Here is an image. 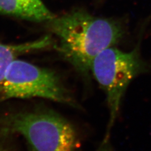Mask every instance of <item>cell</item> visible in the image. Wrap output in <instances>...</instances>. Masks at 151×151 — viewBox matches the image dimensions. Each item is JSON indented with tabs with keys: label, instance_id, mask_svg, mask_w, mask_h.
Instances as JSON below:
<instances>
[{
	"label": "cell",
	"instance_id": "obj_1",
	"mask_svg": "<svg viewBox=\"0 0 151 151\" xmlns=\"http://www.w3.org/2000/svg\"><path fill=\"white\" fill-rule=\"evenodd\" d=\"M47 25L59 40L57 49L61 56L86 78L95 57L116 44L124 34L116 21L94 17L83 10L55 16Z\"/></svg>",
	"mask_w": 151,
	"mask_h": 151
},
{
	"label": "cell",
	"instance_id": "obj_2",
	"mask_svg": "<svg viewBox=\"0 0 151 151\" xmlns=\"http://www.w3.org/2000/svg\"><path fill=\"white\" fill-rule=\"evenodd\" d=\"M0 127L20 134L29 151H76L77 132L70 123L50 110L9 113L0 116Z\"/></svg>",
	"mask_w": 151,
	"mask_h": 151
},
{
	"label": "cell",
	"instance_id": "obj_3",
	"mask_svg": "<svg viewBox=\"0 0 151 151\" xmlns=\"http://www.w3.org/2000/svg\"><path fill=\"white\" fill-rule=\"evenodd\" d=\"M138 52H124L110 47L99 53L93 60L91 72L105 91L109 109V120L101 149H106L111 130L119 112L120 104L132 80L144 70Z\"/></svg>",
	"mask_w": 151,
	"mask_h": 151
},
{
	"label": "cell",
	"instance_id": "obj_4",
	"mask_svg": "<svg viewBox=\"0 0 151 151\" xmlns=\"http://www.w3.org/2000/svg\"><path fill=\"white\" fill-rule=\"evenodd\" d=\"M0 95L3 100L42 98L77 107L54 70L17 59L9 65L0 84Z\"/></svg>",
	"mask_w": 151,
	"mask_h": 151
},
{
	"label": "cell",
	"instance_id": "obj_5",
	"mask_svg": "<svg viewBox=\"0 0 151 151\" xmlns=\"http://www.w3.org/2000/svg\"><path fill=\"white\" fill-rule=\"evenodd\" d=\"M0 14L35 22L55 17L42 0H0Z\"/></svg>",
	"mask_w": 151,
	"mask_h": 151
},
{
	"label": "cell",
	"instance_id": "obj_6",
	"mask_svg": "<svg viewBox=\"0 0 151 151\" xmlns=\"http://www.w3.org/2000/svg\"><path fill=\"white\" fill-rule=\"evenodd\" d=\"M52 45L53 41L49 36L15 45L4 44L0 42V84L3 81L9 65L18 56L47 49Z\"/></svg>",
	"mask_w": 151,
	"mask_h": 151
},
{
	"label": "cell",
	"instance_id": "obj_7",
	"mask_svg": "<svg viewBox=\"0 0 151 151\" xmlns=\"http://www.w3.org/2000/svg\"><path fill=\"white\" fill-rule=\"evenodd\" d=\"M0 151H5V150H4L2 148H1V147H0Z\"/></svg>",
	"mask_w": 151,
	"mask_h": 151
}]
</instances>
